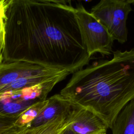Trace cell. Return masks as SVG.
Listing matches in <instances>:
<instances>
[{"label": "cell", "instance_id": "2", "mask_svg": "<svg viewBox=\"0 0 134 134\" xmlns=\"http://www.w3.org/2000/svg\"><path fill=\"white\" fill-rule=\"evenodd\" d=\"M60 94L87 109L111 128L122 109L134 99V48L116 50L72 73Z\"/></svg>", "mask_w": 134, "mask_h": 134}, {"label": "cell", "instance_id": "11", "mask_svg": "<svg viewBox=\"0 0 134 134\" xmlns=\"http://www.w3.org/2000/svg\"><path fill=\"white\" fill-rule=\"evenodd\" d=\"M48 98L37 103L23 111L17 118L14 125L19 128H28L48 103Z\"/></svg>", "mask_w": 134, "mask_h": 134}, {"label": "cell", "instance_id": "1", "mask_svg": "<svg viewBox=\"0 0 134 134\" xmlns=\"http://www.w3.org/2000/svg\"><path fill=\"white\" fill-rule=\"evenodd\" d=\"M71 1L10 0L3 62L39 63L71 74L91 57L82 40Z\"/></svg>", "mask_w": 134, "mask_h": 134}, {"label": "cell", "instance_id": "15", "mask_svg": "<svg viewBox=\"0 0 134 134\" xmlns=\"http://www.w3.org/2000/svg\"><path fill=\"white\" fill-rule=\"evenodd\" d=\"M3 62V53L0 50V65Z\"/></svg>", "mask_w": 134, "mask_h": 134}, {"label": "cell", "instance_id": "9", "mask_svg": "<svg viewBox=\"0 0 134 134\" xmlns=\"http://www.w3.org/2000/svg\"><path fill=\"white\" fill-rule=\"evenodd\" d=\"M110 129L112 134H134V99L120 111Z\"/></svg>", "mask_w": 134, "mask_h": 134}, {"label": "cell", "instance_id": "14", "mask_svg": "<svg viewBox=\"0 0 134 134\" xmlns=\"http://www.w3.org/2000/svg\"><path fill=\"white\" fill-rule=\"evenodd\" d=\"M61 134H76L74 132H73L72 130H71L68 127L66 129H65L62 132Z\"/></svg>", "mask_w": 134, "mask_h": 134}, {"label": "cell", "instance_id": "10", "mask_svg": "<svg viewBox=\"0 0 134 134\" xmlns=\"http://www.w3.org/2000/svg\"><path fill=\"white\" fill-rule=\"evenodd\" d=\"M72 111L69 115L59 117L44 125L23 128L19 131V134H61L71 124Z\"/></svg>", "mask_w": 134, "mask_h": 134}, {"label": "cell", "instance_id": "7", "mask_svg": "<svg viewBox=\"0 0 134 134\" xmlns=\"http://www.w3.org/2000/svg\"><path fill=\"white\" fill-rule=\"evenodd\" d=\"M68 127L76 134H103L106 133L108 129L95 114L75 105Z\"/></svg>", "mask_w": 134, "mask_h": 134}, {"label": "cell", "instance_id": "4", "mask_svg": "<svg viewBox=\"0 0 134 134\" xmlns=\"http://www.w3.org/2000/svg\"><path fill=\"white\" fill-rule=\"evenodd\" d=\"M132 10L129 0H101L90 13L106 28L114 40L124 43L127 40V20Z\"/></svg>", "mask_w": 134, "mask_h": 134}, {"label": "cell", "instance_id": "18", "mask_svg": "<svg viewBox=\"0 0 134 134\" xmlns=\"http://www.w3.org/2000/svg\"><path fill=\"white\" fill-rule=\"evenodd\" d=\"M103 134H106V133H103Z\"/></svg>", "mask_w": 134, "mask_h": 134}, {"label": "cell", "instance_id": "6", "mask_svg": "<svg viewBox=\"0 0 134 134\" xmlns=\"http://www.w3.org/2000/svg\"><path fill=\"white\" fill-rule=\"evenodd\" d=\"M52 69L55 68L27 61L3 62L0 65V89L23 76L42 73Z\"/></svg>", "mask_w": 134, "mask_h": 134}, {"label": "cell", "instance_id": "17", "mask_svg": "<svg viewBox=\"0 0 134 134\" xmlns=\"http://www.w3.org/2000/svg\"><path fill=\"white\" fill-rule=\"evenodd\" d=\"M129 2H130V3L131 4H131L134 5V1H129Z\"/></svg>", "mask_w": 134, "mask_h": 134}, {"label": "cell", "instance_id": "13", "mask_svg": "<svg viewBox=\"0 0 134 134\" xmlns=\"http://www.w3.org/2000/svg\"><path fill=\"white\" fill-rule=\"evenodd\" d=\"M16 119L0 117V134H8L17 132L23 128H19L14 125Z\"/></svg>", "mask_w": 134, "mask_h": 134}, {"label": "cell", "instance_id": "16", "mask_svg": "<svg viewBox=\"0 0 134 134\" xmlns=\"http://www.w3.org/2000/svg\"><path fill=\"white\" fill-rule=\"evenodd\" d=\"M20 131V130H19ZM17 131V132H12V133H8V134H19V131Z\"/></svg>", "mask_w": 134, "mask_h": 134}, {"label": "cell", "instance_id": "12", "mask_svg": "<svg viewBox=\"0 0 134 134\" xmlns=\"http://www.w3.org/2000/svg\"><path fill=\"white\" fill-rule=\"evenodd\" d=\"M10 0H0V50L3 53L5 48L6 13Z\"/></svg>", "mask_w": 134, "mask_h": 134}, {"label": "cell", "instance_id": "8", "mask_svg": "<svg viewBox=\"0 0 134 134\" xmlns=\"http://www.w3.org/2000/svg\"><path fill=\"white\" fill-rule=\"evenodd\" d=\"M48 103L29 127L44 125L59 117L71 114L75 105L60 94L48 98Z\"/></svg>", "mask_w": 134, "mask_h": 134}, {"label": "cell", "instance_id": "3", "mask_svg": "<svg viewBox=\"0 0 134 134\" xmlns=\"http://www.w3.org/2000/svg\"><path fill=\"white\" fill-rule=\"evenodd\" d=\"M63 80L56 79L31 86L0 94V117L17 119L32 105L46 100L54 86Z\"/></svg>", "mask_w": 134, "mask_h": 134}, {"label": "cell", "instance_id": "5", "mask_svg": "<svg viewBox=\"0 0 134 134\" xmlns=\"http://www.w3.org/2000/svg\"><path fill=\"white\" fill-rule=\"evenodd\" d=\"M74 9L81 36L89 55L96 53L111 54L114 40L106 28L82 4H76Z\"/></svg>", "mask_w": 134, "mask_h": 134}]
</instances>
